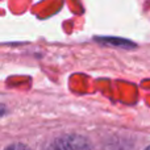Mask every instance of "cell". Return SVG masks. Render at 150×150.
<instances>
[{
	"label": "cell",
	"mask_w": 150,
	"mask_h": 150,
	"mask_svg": "<svg viewBox=\"0 0 150 150\" xmlns=\"http://www.w3.org/2000/svg\"><path fill=\"white\" fill-rule=\"evenodd\" d=\"M52 150H91V145L82 136L66 134L52 144Z\"/></svg>",
	"instance_id": "6da1fadb"
},
{
	"label": "cell",
	"mask_w": 150,
	"mask_h": 150,
	"mask_svg": "<svg viewBox=\"0 0 150 150\" xmlns=\"http://www.w3.org/2000/svg\"><path fill=\"white\" fill-rule=\"evenodd\" d=\"M95 41L101 42V44H105V45H111V46H117V47H121V49H134L137 45L134 42L129 41V40H125V38H120V37H95Z\"/></svg>",
	"instance_id": "7a4b0ae2"
},
{
	"label": "cell",
	"mask_w": 150,
	"mask_h": 150,
	"mask_svg": "<svg viewBox=\"0 0 150 150\" xmlns=\"http://www.w3.org/2000/svg\"><path fill=\"white\" fill-rule=\"evenodd\" d=\"M5 150H30L26 145H23V144H13V145H9Z\"/></svg>",
	"instance_id": "3957f363"
},
{
	"label": "cell",
	"mask_w": 150,
	"mask_h": 150,
	"mask_svg": "<svg viewBox=\"0 0 150 150\" xmlns=\"http://www.w3.org/2000/svg\"><path fill=\"white\" fill-rule=\"evenodd\" d=\"M145 150H150V146H149V148H146V149H145Z\"/></svg>",
	"instance_id": "277c9868"
}]
</instances>
